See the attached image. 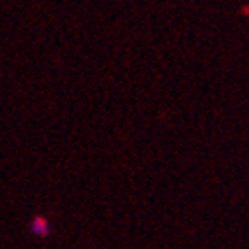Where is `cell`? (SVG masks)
Instances as JSON below:
<instances>
[{
    "mask_svg": "<svg viewBox=\"0 0 249 249\" xmlns=\"http://www.w3.org/2000/svg\"><path fill=\"white\" fill-rule=\"evenodd\" d=\"M32 230L39 235H47L48 233V224L45 223V219L37 217L36 221H34V224H32Z\"/></svg>",
    "mask_w": 249,
    "mask_h": 249,
    "instance_id": "obj_1",
    "label": "cell"
}]
</instances>
